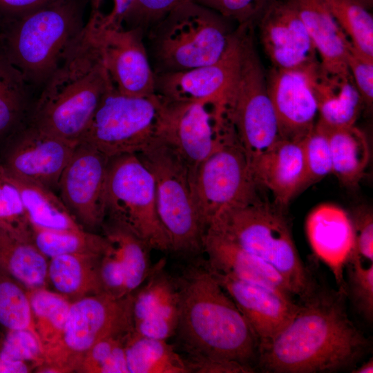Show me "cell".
<instances>
[{
    "label": "cell",
    "mask_w": 373,
    "mask_h": 373,
    "mask_svg": "<svg viewBox=\"0 0 373 373\" xmlns=\"http://www.w3.org/2000/svg\"><path fill=\"white\" fill-rule=\"evenodd\" d=\"M0 169L56 191L62 172L78 144L28 122L11 135Z\"/></svg>",
    "instance_id": "cell-15"
},
{
    "label": "cell",
    "mask_w": 373,
    "mask_h": 373,
    "mask_svg": "<svg viewBox=\"0 0 373 373\" xmlns=\"http://www.w3.org/2000/svg\"><path fill=\"white\" fill-rule=\"evenodd\" d=\"M134 0H90L87 25L95 32L124 26Z\"/></svg>",
    "instance_id": "cell-42"
},
{
    "label": "cell",
    "mask_w": 373,
    "mask_h": 373,
    "mask_svg": "<svg viewBox=\"0 0 373 373\" xmlns=\"http://www.w3.org/2000/svg\"><path fill=\"white\" fill-rule=\"evenodd\" d=\"M352 373H372L373 372V359L372 357L367 361L362 362L361 365H357L353 369Z\"/></svg>",
    "instance_id": "cell-51"
},
{
    "label": "cell",
    "mask_w": 373,
    "mask_h": 373,
    "mask_svg": "<svg viewBox=\"0 0 373 373\" xmlns=\"http://www.w3.org/2000/svg\"><path fill=\"white\" fill-rule=\"evenodd\" d=\"M192 187L205 231L225 211L258 197V186L236 133L194 169Z\"/></svg>",
    "instance_id": "cell-12"
},
{
    "label": "cell",
    "mask_w": 373,
    "mask_h": 373,
    "mask_svg": "<svg viewBox=\"0 0 373 373\" xmlns=\"http://www.w3.org/2000/svg\"><path fill=\"white\" fill-rule=\"evenodd\" d=\"M238 28L240 66L229 110L238 140L250 163L280 136L267 76L254 42V25H238Z\"/></svg>",
    "instance_id": "cell-9"
},
{
    "label": "cell",
    "mask_w": 373,
    "mask_h": 373,
    "mask_svg": "<svg viewBox=\"0 0 373 373\" xmlns=\"http://www.w3.org/2000/svg\"><path fill=\"white\" fill-rule=\"evenodd\" d=\"M280 138L302 140L315 124L317 102L307 70L275 68L267 76Z\"/></svg>",
    "instance_id": "cell-21"
},
{
    "label": "cell",
    "mask_w": 373,
    "mask_h": 373,
    "mask_svg": "<svg viewBox=\"0 0 373 373\" xmlns=\"http://www.w3.org/2000/svg\"><path fill=\"white\" fill-rule=\"evenodd\" d=\"M191 0H134L125 27L140 28L145 33L169 12Z\"/></svg>",
    "instance_id": "cell-43"
},
{
    "label": "cell",
    "mask_w": 373,
    "mask_h": 373,
    "mask_svg": "<svg viewBox=\"0 0 373 373\" xmlns=\"http://www.w3.org/2000/svg\"><path fill=\"white\" fill-rule=\"evenodd\" d=\"M128 373H190L186 361L166 340L143 336L134 330L126 344Z\"/></svg>",
    "instance_id": "cell-31"
},
{
    "label": "cell",
    "mask_w": 373,
    "mask_h": 373,
    "mask_svg": "<svg viewBox=\"0 0 373 373\" xmlns=\"http://www.w3.org/2000/svg\"><path fill=\"white\" fill-rule=\"evenodd\" d=\"M102 228L122 265L126 291L130 294L144 283L151 270V249L131 230L117 222L106 219Z\"/></svg>",
    "instance_id": "cell-32"
},
{
    "label": "cell",
    "mask_w": 373,
    "mask_h": 373,
    "mask_svg": "<svg viewBox=\"0 0 373 373\" xmlns=\"http://www.w3.org/2000/svg\"><path fill=\"white\" fill-rule=\"evenodd\" d=\"M137 155L153 178L157 211L171 251L185 255L202 252L205 230L194 200L192 170L155 141Z\"/></svg>",
    "instance_id": "cell-8"
},
{
    "label": "cell",
    "mask_w": 373,
    "mask_h": 373,
    "mask_svg": "<svg viewBox=\"0 0 373 373\" xmlns=\"http://www.w3.org/2000/svg\"><path fill=\"white\" fill-rule=\"evenodd\" d=\"M0 325L8 330L29 329L38 335L26 289L1 267Z\"/></svg>",
    "instance_id": "cell-37"
},
{
    "label": "cell",
    "mask_w": 373,
    "mask_h": 373,
    "mask_svg": "<svg viewBox=\"0 0 373 373\" xmlns=\"http://www.w3.org/2000/svg\"><path fill=\"white\" fill-rule=\"evenodd\" d=\"M132 293L119 298L104 293L71 303L59 339L44 347L37 372H77L86 352L99 341L126 334L133 329Z\"/></svg>",
    "instance_id": "cell-7"
},
{
    "label": "cell",
    "mask_w": 373,
    "mask_h": 373,
    "mask_svg": "<svg viewBox=\"0 0 373 373\" xmlns=\"http://www.w3.org/2000/svg\"><path fill=\"white\" fill-rule=\"evenodd\" d=\"M254 25L273 68L305 70L318 64L311 38L290 0H273Z\"/></svg>",
    "instance_id": "cell-17"
},
{
    "label": "cell",
    "mask_w": 373,
    "mask_h": 373,
    "mask_svg": "<svg viewBox=\"0 0 373 373\" xmlns=\"http://www.w3.org/2000/svg\"><path fill=\"white\" fill-rule=\"evenodd\" d=\"M36 331L44 347L60 337L71 301L57 292L44 288L26 289Z\"/></svg>",
    "instance_id": "cell-35"
},
{
    "label": "cell",
    "mask_w": 373,
    "mask_h": 373,
    "mask_svg": "<svg viewBox=\"0 0 373 373\" xmlns=\"http://www.w3.org/2000/svg\"><path fill=\"white\" fill-rule=\"evenodd\" d=\"M303 140L280 138L249 164L258 186L268 189L281 209L307 186Z\"/></svg>",
    "instance_id": "cell-24"
},
{
    "label": "cell",
    "mask_w": 373,
    "mask_h": 373,
    "mask_svg": "<svg viewBox=\"0 0 373 373\" xmlns=\"http://www.w3.org/2000/svg\"><path fill=\"white\" fill-rule=\"evenodd\" d=\"M144 34L140 28L125 26L94 33L113 87L123 95L155 93V72Z\"/></svg>",
    "instance_id": "cell-18"
},
{
    "label": "cell",
    "mask_w": 373,
    "mask_h": 373,
    "mask_svg": "<svg viewBox=\"0 0 373 373\" xmlns=\"http://www.w3.org/2000/svg\"><path fill=\"white\" fill-rule=\"evenodd\" d=\"M369 9L372 8L373 0H358Z\"/></svg>",
    "instance_id": "cell-52"
},
{
    "label": "cell",
    "mask_w": 373,
    "mask_h": 373,
    "mask_svg": "<svg viewBox=\"0 0 373 373\" xmlns=\"http://www.w3.org/2000/svg\"><path fill=\"white\" fill-rule=\"evenodd\" d=\"M106 219L128 228L151 249L171 251L157 211L153 178L137 154H123L109 160Z\"/></svg>",
    "instance_id": "cell-11"
},
{
    "label": "cell",
    "mask_w": 373,
    "mask_h": 373,
    "mask_svg": "<svg viewBox=\"0 0 373 373\" xmlns=\"http://www.w3.org/2000/svg\"><path fill=\"white\" fill-rule=\"evenodd\" d=\"M1 343L2 341H0V350H1Z\"/></svg>",
    "instance_id": "cell-53"
},
{
    "label": "cell",
    "mask_w": 373,
    "mask_h": 373,
    "mask_svg": "<svg viewBox=\"0 0 373 373\" xmlns=\"http://www.w3.org/2000/svg\"><path fill=\"white\" fill-rule=\"evenodd\" d=\"M48 260L32 242L0 229V267L26 289L46 287Z\"/></svg>",
    "instance_id": "cell-30"
},
{
    "label": "cell",
    "mask_w": 373,
    "mask_h": 373,
    "mask_svg": "<svg viewBox=\"0 0 373 373\" xmlns=\"http://www.w3.org/2000/svg\"><path fill=\"white\" fill-rule=\"evenodd\" d=\"M240 66L239 30L218 61L188 70L155 73V93L166 102L229 99Z\"/></svg>",
    "instance_id": "cell-16"
},
{
    "label": "cell",
    "mask_w": 373,
    "mask_h": 373,
    "mask_svg": "<svg viewBox=\"0 0 373 373\" xmlns=\"http://www.w3.org/2000/svg\"><path fill=\"white\" fill-rule=\"evenodd\" d=\"M321 123L332 128L354 125L363 101L352 77L326 75L320 64L307 70Z\"/></svg>",
    "instance_id": "cell-26"
},
{
    "label": "cell",
    "mask_w": 373,
    "mask_h": 373,
    "mask_svg": "<svg viewBox=\"0 0 373 373\" xmlns=\"http://www.w3.org/2000/svg\"><path fill=\"white\" fill-rule=\"evenodd\" d=\"M306 231L314 254L329 267L338 287H345L343 272L355 240L350 215L334 204H321L309 214Z\"/></svg>",
    "instance_id": "cell-23"
},
{
    "label": "cell",
    "mask_w": 373,
    "mask_h": 373,
    "mask_svg": "<svg viewBox=\"0 0 373 373\" xmlns=\"http://www.w3.org/2000/svg\"><path fill=\"white\" fill-rule=\"evenodd\" d=\"M202 252L207 256L204 264L211 271L296 298L276 269L216 229L205 231Z\"/></svg>",
    "instance_id": "cell-22"
},
{
    "label": "cell",
    "mask_w": 373,
    "mask_h": 373,
    "mask_svg": "<svg viewBox=\"0 0 373 373\" xmlns=\"http://www.w3.org/2000/svg\"><path fill=\"white\" fill-rule=\"evenodd\" d=\"M346 287H316L298 301L291 322L259 350L257 370L265 373L352 371L370 352L371 342L350 318Z\"/></svg>",
    "instance_id": "cell-1"
},
{
    "label": "cell",
    "mask_w": 373,
    "mask_h": 373,
    "mask_svg": "<svg viewBox=\"0 0 373 373\" xmlns=\"http://www.w3.org/2000/svg\"><path fill=\"white\" fill-rule=\"evenodd\" d=\"M55 0H0V17L8 20Z\"/></svg>",
    "instance_id": "cell-49"
},
{
    "label": "cell",
    "mask_w": 373,
    "mask_h": 373,
    "mask_svg": "<svg viewBox=\"0 0 373 373\" xmlns=\"http://www.w3.org/2000/svg\"><path fill=\"white\" fill-rule=\"evenodd\" d=\"M103 256L64 254L50 258L48 281L56 292L71 302L102 293L99 265Z\"/></svg>",
    "instance_id": "cell-27"
},
{
    "label": "cell",
    "mask_w": 373,
    "mask_h": 373,
    "mask_svg": "<svg viewBox=\"0 0 373 373\" xmlns=\"http://www.w3.org/2000/svg\"><path fill=\"white\" fill-rule=\"evenodd\" d=\"M110 157L79 142L60 177L59 198L76 221L95 232L106 220V185Z\"/></svg>",
    "instance_id": "cell-14"
},
{
    "label": "cell",
    "mask_w": 373,
    "mask_h": 373,
    "mask_svg": "<svg viewBox=\"0 0 373 373\" xmlns=\"http://www.w3.org/2000/svg\"><path fill=\"white\" fill-rule=\"evenodd\" d=\"M296 9L321 59L325 74L352 77L347 57L352 44L331 13L325 0H290Z\"/></svg>",
    "instance_id": "cell-25"
},
{
    "label": "cell",
    "mask_w": 373,
    "mask_h": 373,
    "mask_svg": "<svg viewBox=\"0 0 373 373\" xmlns=\"http://www.w3.org/2000/svg\"><path fill=\"white\" fill-rule=\"evenodd\" d=\"M2 172L18 189L32 227L49 231L84 229L55 191L41 184Z\"/></svg>",
    "instance_id": "cell-28"
},
{
    "label": "cell",
    "mask_w": 373,
    "mask_h": 373,
    "mask_svg": "<svg viewBox=\"0 0 373 373\" xmlns=\"http://www.w3.org/2000/svg\"><path fill=\"white\" fill-rule=\"evenodd\" d=\"M1 343L0 358L23 361L35 369L44 359V345L39 336L29 329L8 330Z\"/></svg>",
    "instance_id": "cell-41"
},
{
    "label": "cell",
    "mask_w": 373,
    "mask_h": 373,
    "mask_svg": "<svg viewBox=\"0 0 373 373\" xmlns=\"http://www.w3.org/2000/svg\"><path fill=\"white\" fill-rule=\"evenodd\" d=\"M164 102L155 93L123 95L111 86L79 140L108 157L137 154L156 139Z\"/></svg>",
    "instance_id": "cell-10"
},
{
    "label": "cell",
    "mask_w": 373,
    "mask_h": 373,
    "mask_svg": "<svg viewBox=\"0 0 373 373\" xmlns=\"http://www.w3.org/2000/svg\"><path fill=\"white\" fill-rule=\"evenodd\" d=\"M345 269L347 296L361 317L370 323L373 321V262L365 267L361 258L352 254Z\"/></svg>",
    "instance_id": "cell-39"
},
{
    "label": "cell",
    "mask_w": 373,
    "mask_h": 373,
    "mask_svg": "<svg viewBox=\"0 0 373 373\" xmlns=\"http://www.w3.org/2000/svg\"><path fill=\"white\" fill-rule=\"evenodd\" d=\"M99 278L102 293L115 298L128 295L125 288L124 269L112 245L110 249L102 257Z\"/></svg>",
    "instance_id": "cell-46"
},
{
    "label": "cell",
    "mask_w": 373,
    "mask_h": 373,
    "mask_svg": "<svg viewBox=\"0 0 373 373\" xmlns=\"http://www.w3.org/2000/svg\"><path fill=\"white\" fill-rule=\"evenodd\" d=\"M111 86L98 40L86 23L44 84L28 122L51 135L79 143Z\"/></svg>",
    "instance_id": "cell-3"
},
{
    "label": "cell",
    "mask_w": 373,
    "mask_h": 373,
    "mask_svg": "<svg viewBox=\"0 0 373 373\" xmlns=\"http://www.w3.org/2000/svg\"><path fill=\"white\" fill-rule=\"evenodd\" d=\"M0 229L17 238L32 242V229L20 193L1 170Z\"/></svg>",
    "instance_id": "cell-38"
},
{
    "label": "cell",
    "mask_w": 373,
    "mask_h": 373,
    "mask_svg": "<svg viewBox=\"0 0 373 373\" xmlns=\"http://www.w3.org/2000/svg\"><path fill=\"white\" fill-rule=\"evenodd\" d=\"M33 367L23 361H4L0 358V373H27Z\"/></svg>",
    "instance_id": "cell-50"
},
{
    "label": "cell",
    "mask_w": 373,
    "mask_h": 373,
    "mask_svg": "<svg viewBox=\"0 0 373 373\" xmlns=\"http://www.w3.org/2000/svg\"><path fill=\"white\" fill-rule=\"evenodd\" d=\"M29 84L0 49V138L25 123L29 110Z\"/></svg>",
    "instance_id": "cell-33"
},
{
    "label": "cell",
    "mask_w": 373,
    "mask_h": 373,
    "mask_svg": "<svg viewBox=\"0 0 373 373\" xmlns=\"http://www.w3.org/2000/svg\"><path fill=\"white\" fill-rule=\"evenodd\" d=\"M32 229V243L48 260L64 254L103 256L111 247L104 235L84 229L71 231Z\"/></svg>",
    "instance_id": "cell-34"
},
{
    "label": "cell",
    "mask_w": 373,
    "mask_h": 373,
    "mask_svg": "<svg viewBox=\"0 0 373 373\" xmlns=\"http://www.w3.org/2000/svg\"><path fill=\"white\" fill-rule=\"evenodd\" d=\"M323 125L331 149L332 173L345 186L356 187L370 160V147L365 135L354 125L337 128Z\"/></svg>",
    "instance_id": "cell-29"
},
{
    "label": "cell",
    "mask_w": 373,
    "mask_h": 373,
    "mask_svg": "<svg viewBox=\"0 0 373 373\" xmlns=\"http://www.w3.org/2000/svg\"><path fill=\"white\" fill-rule=\"evenodd\" d=\"M180 314L175 335L186 354L191 372L201 373L216 361L257 370L259 342L233 300L202 265L188 267L177 278Z\"/></svg>",
    "instance_id": "cell-2"
},
{
    "label": "cell",
    "mask_w": 373,
    "mask_h": 373,
    "mask_svg": "<svg viewBox=\"0 0 373 373\" xmlns=\"http://www.w3.org/2000/svg\"><path fill=\"white\" fill-rule=\"evenodd\" d=\"M84 0H55L6 20L1 51L30 85L44 86L76 41L86 23Z\"/></svg>",
    "instance_id": "cell-4"
},
{
    "label": "cell",
    "mask_w": 373,
    "mask_h": 373,
    "mask_svg": "<svg viewBox=\"0 0 373 373\" xmlns=\"http://www.w3.org/2000/svg\"><path fill=\"white\" fill-rule=\"evenodd\" d=\"M352 46L373 59V17L358 0H325Z\"/></svg>",
    "instance_id": "cell-36"
},
{
    "label": "cell",
    "mask_w": 373,
    "mask_h": 373,
    "mask_svg": "<svg viewBox=\"0 0 373 373\" xmlns=\"http://www.w3.org/2000/svg\"><path fill=\"white\" fill-rule=\"evenodd\" d=\"M208 228L220 231L273 267L299 300L317 287L300 257L283 209L276 204L258 196L225 211Z\"/></svg>",
    "instance_id": "cell-6"
},
{
    "label": "cell",
    "mask_w": 373,
    "mask_h": 373,
    "mask_svg": "<svg viewBox=\"0 0 373 373\" xmlns=\"http://www.w3.org/2000/svg\"><path fill=\"white\" fill-rule=\"evenodd\" d=\"M204 6L238 25L254 23L273 0H192Z\"/></svg>",
    "instance_id": "cell-44"
},
{
    "label": "cell",
    "mask_w": 373,
    "mask_h": 373,
    "mask_svg": "<svg viewBox=\"0 0 373 373\" xmlns=\"http://www.w3.org/2000/svg\"><path fill=\"white\" fill-rule=\"evenodd\" d=\"M130 333L108 336L97 342L86 352L77 372L101 373L104 365L115 347L125 341Z\"/></svg>",
    "instance_id": "cell-48"
},
{
    "label": "cell",
    "mask_w": 373,
    "mask_h": 373,
    "mask_svg": "<svg viewBox=\"0 0 373 373\" xmlns=\"http://www.w3.org/2000/svg\"><path fill=\"white\" fill-rule=\"evenodd\" d=\"M355 235L353 254L373 262V215L367 209L358 210L351 218Z\"/></svg>",
    "instance_id": "cell-47"
},
{
    "label": "cell",
    "mask_w": 373,
    "mask_h": 373,
    "mask_svg": "<svg viewBox=\"0 0 373 373\" xmlns=\"http://www.w3.org/2000/svg\"><path fill=\"white\" fill-rule=\"evenodd\" d=\"M229 21L192 0L174 8L147 34L154 72L184 70L219 61L233 39Z\"/></svg>",
    "instance_id": "cell-5"
},
{
    "label": "cell",
    "mask_w": 373,
    "mask_h": 373,
    "mask_svg": "<svg viewBox=\"0 0 373 373\" xmlns=\"http://www.w3.org/2000/svg\"><path fill=\"white\" fill-rule=\"evenodd\" d=\"M347 64L363 104L372 107L373 102V59L367 57L350 46Z\"/></svg>",
    "instance_id": "cell-45"
},
{
    "label": "cell",
    "mask_w": 373,
    "mask_h": 373,
    "mask_svg": "<svg viewBox=\"0 0 373 373\" xmlns=\"http://www.w3.org/2000/svg\"><path fill=\"white\" fill-rule=\"evenodd\" d=\"M164 102L155 142L171 150L193 172L236 133L227 99Z\"/></svg>",
    "instance_id": "cell-13"
},
{
    "label": "cell",
    "mask_w": 373,
    "mask_h": 373,
    "mask_svg": "<svg viewBox=\"0 0 373 373\" xmlns=\"http://www.w3.org/2000/svg\"><path fill=\"white\" fill-rule=\"evenodd\" d=\"M209 271L248 322L258 340L259 350L287 327L298 310V303L294 298L262 286Z\"/></svg>",
    "instance_id": "cell-20"
},
{
    "label": "cell",
    "mask_w": 373,
    "mask_h": 373,
    "mask_svg": "<svg viewBox=\"0 0 373 373\" xmlns=\"http://www.w3.org/2000/svg\"><path fill=\"white\" fill-rule=\"evenodd\" d=\"M307 185L332 172V153L327 132L318 121L303 140Z\"/></svg>",
    "instance_id": "cell-40"
},
{
    "label": "cell",
    "mask_w": 373,
    "mask_h": 373,
    "mask_svg": "<svg viewBox=\"0 0 373 373\" xmlns=\"http://www.w3.org/2000/svg\"><path fill=\"white\" fill-rule=\"evenodd\" d=\"M165 259L153 265L133 294V330L143 336L166 340L175 336L180 314L177 278L165 269Z\"/></svg>",
    "instance_id": "cell-19"
}]
</instances>
